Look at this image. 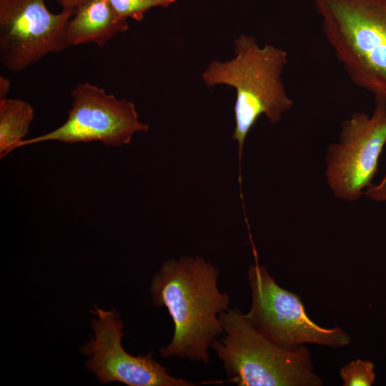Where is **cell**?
Wrapping results in <instances>:
<instances>
[{
  "label": "cell",
  "instance_id": "cell-7",
  "mask_svg": "<svg viewBox=\"0 0 386 386\" xmlns=\"http://www.w3.org/2000/svg\"><path fill=\"white\" fill-rule=\"evenodd\" d=\"M73 98L66 122L40 136L24 139L17 148L47 141L66 144L98 141L106 146L120 147L130 143L138 132L149 130L139 120L134 104L118 99L90 83H78L71 91Z\"/></svg>",
  "mask_w": 386,
  "mask_h": 386
},
{
  "label": "cell",
  "instance_id": "cell-1",
  "mask_svg": "<svg viewBox=\"0 0 386 386\" xmlns=\"http://www.w3.org/2000/svg\"><path fill=\"white\" fill-rule=\"evenodd\" d=\"M218 277L219 269L201 256L162 264L152 280V302L167 308L174 323L170 342L160 349L162 357L209 364V349L224 333L219 316L230 305L227 292L219 290Z\"/></svg>",
  "mask_w": 386,
  "mask_h": 386
},
{
  "label": "cell",
  "instance_id": "cell-14",
  "mask_svg": "<svg viewBox=\"0 0 386 386\" xmlns=\"http://www.w3.org/2000/svg\"><path fill=\"white\" fill-rule=\"evenodd\" d=\"M363 195L372 201L386 202V173L378 184H372L367 188Z\"/></svg>",
  "mask_w": 386,
  "mask_h": 386
},
{
  "label": "cell",
  "instance_id": "cell-6",
  "mask_svg": "<svg viewBox=\"0 0 386 386\" xmlns=\"http://www.w3.org/2000/svg\"><path fill=\"white\" fill-rule=\"evenodd\" d=\"M386 146V102L375 101L372 115L354 112L340 126L339 140L325 154V175L333 195L355 202L372 183Z\"/></svg>",
  "mask_w": 386,
  "mask_h": 386
},
{
  "label": "cell",
  "instance_id": "cell-13",
  "mask_svg": "<svg viewBox=\"0 0 386 386\" xmlns=\"http://www.w3.org/2000/svg\"><path fill=\"white\" fill-rule=\"evenodd\" d=\"M340 375L344 386H370L375 379L374 364L369 360H354L340 368Z\"/></svg>",
  "mask_w": 386,
  "mask_h": 386
},
{
  "label": "cell",
  "instance_id": "cell-3",
  "mask_svg": "<svg viewBox=\"0 0 386 386\" xmlns=\"http://www.w3.org/2000/svg\"><path fill=\"white\" fill-rule=\"evenodd\" d=\"M322 33L350 81L386 102V1L312 0Z\"/></svg>",
  "mask_w": 386,
  "mask_h": 386
},
{
  "label": "cell",
  "instance_id": "cell-12",
  "mask_svg": "<svg viewBox=\"0 0 386 386\" xmlns=\"http://www.w3.org/2000/svg\"><path fill=\"white\" fill-rule=\"evenodd\" d=\"M177 0H109L118 16L127 20L129 18L140 21L149 9L160 6L167 7Z\"/></svg>",
  "mask_w": 386,
  "mask_h": 386
},
{
  "label": "cell",
  "instance_id": "cell-2",
  "mask_svg": "<svg viewBox=\"0 0 386 386\" xmlns=\"http://www.w3.org/2000/svg\"><path fill=\"white\" fill-rule=\"evenodd\" d=\"M234 57L212 61L202 74L207 87L218 84L236 90L235 127L232 139L238 144L241 182V159L246 137L261 115L277 124L294 104L282 81L288 61L284 49L269 44L259 46L254 37L241 34L234 41Z\"/></svg>",
  "mask_w": 386,
  "mask_h": 386
},
{
  "label": "cell",
  "instance_id": "cell-10",
  "mask_svg": "<svg viewBox=\"0 0 386 386\" xmlns=\"http://www.w3.org/2000/svg\"><path fill=\"white\" fill-rule=\"evenodd\" d=\"M128 29L127 20L117 15L109 0H84L66 24V39L69 46L91 43L103 46Z\"/></svg>",
  "mask_w": 386,
  "mask_h": 386
},
{
  "label": "cell",
  "instance_id": "cell-16",
  "mask_svg": "<svg viewBox=\"0 0 386 386\" xmlns=\"http://www.w3.org/2000/svg\"><path fill=\"white\" fill-rule=\"evenodd\" d=\"M62 9L74 11L75 8L84 0H55Z\"/></svg>",
  "mask_w": 386,
  "mask_h": 386
},
{
  "label": "cell",
  "instance_id": "cell-9",
  "mask_svg": "<svg viewBox=\"0 0 386 386\" xmlns=\"http://www.w3.org/2000/svg\"><path fill=\"white\" fill-rule=\"evenodd\" d=\"M74 11L50 12L44 0H0V59L20 72L69 47L66 26Z\"/></svg>",
  "mask_w": 386,
  "mask_h": 386
},
{
  "label": "cell",
  "instance_id": "cell-4",
  "mask_svg": "<svg viewBox=\"0 0 386 386\" xmlns=\"http://www.w3.org/2000/svg\"><path fill=\"white\" fill-rule=\"evenodd\" d=\"M224 330L212 347L223 364L227 382L238 386H321L304 345L287 348L257 332L235 307L219 316Z\"/></svg>",
  "mask_w": 386,
  "mask_h": 386
},
{
  "label": "cell",
  "instance_id": "cell-15",
  "mask_svg": "<svg viewBox=\"0 0 386 386\" xmlns=\"http://www.w3.org/2000/svg\"><path fill=\"white\" fill-rule=\"evenodd\" d=\"M11 87L10 80L3 76H0V99L6 98Z\"/></svg>",
  "mask_w": 386,
  "mask_h": 386
},
{
  "label": "cell",
  "instance_id": "cell-11",
  "mask_svg": "<svg viewBox=\"0 0 386 386\" xmlns=\"http://www.w3.org/2000/svg\"><path fill=\"white\" fill-rule=\"evenodd\" d=\"M33 107L18 99H0V158L17 148L28 134L34 119Z\"/></svg>",
  "mask_w": 386,
  "mask_h": 386
},
{
  "label": "cell",
  "instance_id": "cell-8",
  "mask_svg": "<svg viewBox=\"0 0 386 386\" xmlns=\"http://www.w3.org/2000/svg\"><path fill=\"white\" fill-rule=\"evenodd\" d=\"M91 312L94 337L80 350L90 357L86 367L96 376L99 382L124 383L129 386H194L222 384L224 380L193 382L172 376L167 368L153 359L154 353L134 356L122 345L124 324L115 309L104 311L97 306Z\"/></svg>",
  "mask_w": 386,
  "mask_h": 386
},
{
  "label": "cell",
  "instance_id": "cell-17",
  "mask_svg": "<svg viewBox=\"0 0 386 386\" xmlns=\"http://www.w3.org/2000/svg\"><path fill=\"white\" fill-rule=\"evenodd\" d=\"M382 1H386V0H382Z\"/></svg>",
  "mask_w": 386,
  "mask_h": 386
},
{
  "label": "cell",
  "instance_id": "cell-5",
  "mask_svg": "<svg viewBox=\"0 0 386 386\" xmlns=\"http://www.w3.org/2000/svg\"><path fill=\"white\" fill-rule=\"evenodd\" d=\"M255 263L247 270L252 305L244 314L249 323L265 337L287 348L306 343L342 347L351 337L338 326L325 328L307 315L300 297L281 287L265 266Z\"/></svg>",
  "mask_w": 386,
  "mask_h": 386
}]
</instances>
